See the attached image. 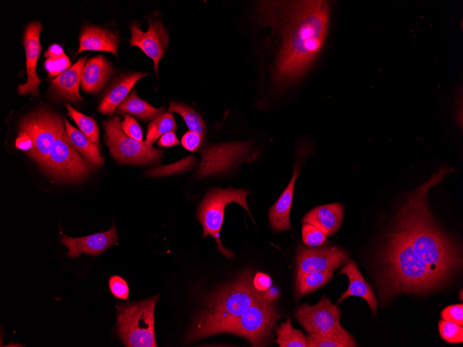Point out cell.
Here are the masks:
<instances>
[{"instance_id":"obj_3","label":"cell","mask_w":463,"mask_h":347,"mask_svg":"<svg viewBox=\"0 0 463 347\" xmlns=\"http://www.w3.org/2000/svg\"><path fill=\"white\" fill-rule=\"evenodd\" d=\"M383 286L388 295L427 293L439 287L428 268L414 252L408 235L396 220L382 255Z\"/></svg>"},{"instance_id":"obj_28","label":"cell","mask_w":463,"mask_h":347,"mask_svg":"<svg viewBox=\"0 0 463 347\" xmlns=\"http://www.w3.org/2000/svg\"><path fill=\"white\" fill-rule=\"evenodd\" d=\"M333 276V271L306 273L297 276V292L299 296L312 292L326 284Z\"/></svg>"},{"instance_id":"obj_8","label":"cell","mask_w":463,"mask_h":347,"mask_svg":"<svg viewBox=\"0 0 463 347\" xmlns=\"http://www.w3.org/2000/svg\"><path fill=\"white\" fill-rule=\"evenodd\" d=\"M103 127L105 142L117 161L139 165L156 164L160 161L163 151L145 141H138L126 135L119 116L114 115L103 122Z\"/></svg>"},{"instance_id":"obj_21","label":"cell","mask_w":463,"mask_h":347,"mask_svg":"<svg viewBox=\"0 0 463 347\" xmlns=\"http://www.w3.org/2000/svg\"><path fill=\"white\" fill-rule=\"evenodd\" d=\"M146 73H130L119 76L110 84L98 107V111L104 114L112 115L115 109L128 96L133 86Z\"/></svg>"},{"instance_id":"obj_6","label":"cell","mask_w":463,"mask_h":347,"mask_svg":"<svg viewBox=\"0 0 463 347\" xmlns=\"http://www.w3.org/2000/svg\"><path fill=\"white\" fill-rule=\"evenodd\" d=\"M249 194V191L244 188H215L208 191L198 207L197 217L202 225V238L207 235L212 236L216 242L218 251L229 258H234V253L223 247L220 233L223 223L225 209L227 204L235 202L240 204L252 217L247 202Z\"/></svg>"},{"instance_id":"obj_33","label":"cell","mask_w":463,"mask_h":347,"mask_svg":"<svg viewBox=\"0 0 463 347\" xmlns=\"http://www.w3.org/2000/svg\"><path fill=\"white\" fill-rule=\"evenodd\" d=\"M439 331L442 338L448 343L455 344L463 341L462 326L444 320L439 321Z\"/></svg>"},{"instance_id":"obj_25","label":"cell","mask_w":463,"mask_h":347,"mask_svg":"<svg viewBox=\"0 0 463 347\" xmlns=\"http://www.w3.org/2000/svg\"><path fill=\"white\" fill-rule=\"evenodd\" d=\"M64 123L66 134L74 148L80 152L89 163L94 166L103 165L104 159L100 154L99 146L89 141L67 119L64 120Z\"/></svg>"},{"instance_id":"obj_29","label":"cell","mask_w":463,"mask_h":347,"mask_svg":"<svg viewBox=\"0 0 463 347\" xmlns=\"http://www.w3.org/2000/svg\"><path fill=\"white\" fill-rule=\"evenodd\" d=\"M277 338L275 341L280 347H306V339L302 332L295 329L288 319L277 328Z\"/></svg>"},{"instance_id":"obj_9","label":"cell","mask_w":463,"mask_h":347,"mask_svg":"<svg viewBox=\"0 0 463 347\" xmlns=\"http://www.w3.org/2000/svg\"><path fill=\"white\" fill-rule=\"evenodd\" d=\"M63 125L59 115L42 108L27 116L19 124V134L26 136L32 143L28 154L45 170L52 145Z\"/></svg>"},{"instance_id":"obj_42","label":"cell","mask_w":463,"mask_h":347,"mask_svg":"<svg viewBox=\"0 0 463 347\" xmlns=\"http://www.w3.org/2000/svg\"><path fill=\"white\" fill-rule=\"evenodd\" d=\"M265 299L270 301H274L279 296V290L277 287H270L268 290L263 292Z\"/></svg>"},{"instance_id":"obj_2","label":"cell","mask_w":463,"mask_h":347,"mask_svg":"<svg viewBox=\"0 0 463 347\" xmlns=\"http://www.w3.org/2000/svg\"><path fill=\"white\" fill-rule=\"evenodd\" d=\"M449 168H442L408 197L396 220L405 229L416 256L441 287L462 265L457 245L438 228L427 205L429 189L442 181Z\"/></svg>"},{"instance_id":"obj_24","label":"cell","mask_w":463,"mask_h":347,"mask_svg":"<svg viewBox=\"0 0 463 347\" xmlns=\"http://www.w3.org/2000/svg\"><path fill=\"white\" fill-rule=\"evenodd\" d=\"M117 112L121 114H131L145 122L154 120L164 113V108H156L146 101L139 98L134 89L118 106Z\"/></svg>"},{"instance_id":"obj_23","label":"cell","mask_w":463,"mask_h":347,"mask_svg":"<svg viewBox=\"0 0 463 347\" xmlns=\"http://www.w3.org/2000/svg\"><path fill=\"white\" fill-rule=\"evenodd\" d=\"M339 274L347 275L349 281V284L347 290L340 296L337 304L341 303L345 298L350 296L361 297L367 302L372 314H376L377 309L376 296L370 285L363 278L356 262L352 260H349L340 269Z\"/></svg>"},{"instance_id":"obj_18","label":"cell","mask_w":463,"mask_h":347,"mask_svg":"<svg viewBox=\"0 0 463 347\" xmlns=\"http://www.w3.org/2000/svg\"><path fill=\"white\" fill-rule=\"evenodd\" d=\"M343 215V206L340 203H332L313 208L304 216L302 222L312 224L326 236H329L338 231Z\"/></svg>"},{"instance_id":"obj_30","label":"cell","mask_w":463,"mask_h":347,"mask_svg":"<svg viewBox=\"0 0 463 347\" xmlns=\"http://www.w3.org/2000/svg\"><path fill=\"white\" fill-rule=\"evenodd\" d=\"M67 114L72 118L80 131L92 143L100 146L99 131L96 121L66 104Z\"/></svg>"},{"instance_id":"obj_39","label":"cell","mask_w":463,"mask_h":347,"mask_svg":"<svg viewBox=\"0 0 463 347\" xmlns=\"http://www.w3.org/2000/svg\"><path fill=\"white\" fill-rule=\"evenodd\" d=\"M203 138L196 132L189 131L182 138V144L189 151H196L201 143Z\"/></svg>"},{"instance_id":"obj_7","label":"cell","mask_w":463,"mask_h":347,"mask_svg":"<svg viewBox=\"0 0 463 347\" xmlns=\"http://www.w3.org/2000/svg\"><path fill=\"white\" fill-rule=\"evenodd\" d=\"M340 310L326 296L315 305L299 306L295 317L308 333L332 339L344 347L357 346L352 336L340 323Z\"/></svg>"},{"instance_id":"obj_27","label":"cell","mask_w":463,"mask_h":347,"mask_svg":"<svg viewBox=\"0 0 463 347\" xmlns=\"http://www.w3.org/2000/svg\"><path fill=\"white\" fill-rule=\"evenodd\" d=\"M168 112L171 114H179L185 121L190 131L198 133L204 139L206 134L205 123L200 114L194 109L185 104L172 102L169 104Z\"/></svg>"},{"instance_id":"obj_13","label":"cell","mask_w":463,"mask_h":347,"mask_svg":"<svg viewBox=\"0 0 463 347\" xmlns=\"http://www.w3.org/2000/svg\"><path fill=\"white\" fill-rule=\"evenodd\" d=\"M347 260V251L337 247H299L297 257V275L333 271Z\"/></svg>"},{"instance_id":"obj_37","label":"cell","mask_w":463,"mask_h":347,"mask_svg":"<svg viewBox=\"0 0 463 347\" xmlns=\"http://www.w3.org/2000/svg\"><path fill=\"white\" fill-rule=\"evenodd\" d=\"M306 346L308 347H344L332 339L315 333H308L306 337Z\"/></svg>"},{"instance_id":"obj_36","label":"cell","mask_w":463,"mask_h":347,"mask_svg":"<svg viewBox=\"0 0 463 347\" xmlns=\"http://www.w3.org/2000/svg\"><path fill=\"white\" fill-rule=\"evenodd\" d=\"M121 128L123 132L132 139L143 141L142 129L134 117L125 115L121 122Z\"/></svg>"},{"instance_id":"obj_26","label":"cell","mask_w":463,"mask_h":347,"mask_svg":"<svg viewBox=\"0 0 463 347\" xmlns=\"http://www.w3.org/2000/svg\"><path fill=\"white\" fill-rule=\"evenodd\" d=\"M44 67L49 77L58 76L71 67V62L64 53L63 48L58 44H51L44 53Z\"/></svg>"},{"instance_id":"obj_22","label":"cell","mask_w":463,"mask_h":347,"mask_svg":"<svg viewBox=\"0 0 463 347\" xmlns=\"http://www.w3.org/2000/svg\"><path fill=\"white\" fill-rule=\"evenodd\" d=\"M300 171L299 163H296L288 185L269 211L271 227L276 231L291 230L290 211L292 204L295 180Z\"/></svg>"},{"instance_id":"obj_5","label":"cell","mask_w":463,"mask_h":347,"mask_svg":"<svg viewBox=\"0 0 463 347\" xmlns=\"http://www.w3.org/2000/svg\"><path fill=\"white\" fill-rule=\"evenodd\" d=\"M159 294L117 306L116 333L128 347H157L155 309Z\"/></svg>"},{"instance_id":"obj_4","label":"cell","mask_w":463,"mask_h":347,"mask_svg":"<svg viewBox=\"0 0 463 347\" xmlns=\"http://www.w3.org/2000/svg\"><path fill=\"white\" fill-rule=\"evenodd\" d=\"M252 279V272L247 270L214 293L195 318L188 341L226 332L250 305L263 296V292L254 287Z\"/></svg>"},{"instance_id":"obj_20","label":"cell","mask_w":463,"mask_h":347,"mask_svg":"<svg viewBox=\"0 0 463 347\" xmlns=\"http://www.w3.org/2000/svg\"><path fill=\"white\" fill-rule=\"evenodd\" d=\"M113 73V66L103 55H96L85 63L80 85L86 93L95 94L106 84Z\"/></svg>"},{"instance_id":"obj_16","label":"cell","mask_w":463,"mask_h":347,"mask_svg":"<svg viewBox=\"0 0 463 347\" xmlns=\"http://www.w3.org/2000/svg\"><path fill=\"white\" fill-rule=\"evenodd\" d=\"M118 234L114 224L107 231L80 238H73L64 234L61 241L68 248L67 255L71 258L80 257L86 253L93 256L101 254L114 245Z\"/></svg>"},{"instance_id":"obj_41","label":"cell","mask_w":463,"mask_h":347,"mask_svg":"<svg viewBox=\"0 0 463 347\" xmlns=\"http://www.w3.org/2000/svg\"><path fill=\"white\" fill-rule=\"evenodd\" d=\"M180 143L175 131H171L162 135L157 145L159 147H173Z\"/></svg>"},{"instance_id":"obj_35","label":"cell","mask_w":463,"mask_h":347,"mask_svg":"<svg viewBox=\"0 0 463 347\" xmlns=\"http://www.w3.org/2000/svg\"><path fill=\"white\" fill-rule=\"evenodd\" d=\"M108 283L114 297L124 301L129 299V287L125 279L118 275H113L110 277Z\"/></svg>"},{"instance_id":"obj_38","label":"cell","mask_w":463,"mask_h":347,"mask_svg":"<svg viewBox=\"0 0 463 347\" xmlns=\"http://www.w3.org/2000/svg\"><path fill=\"white\" fill-rule=\"evenodd\" d=\"M444 321H452L463 326V305L455 304L446 307L441 313Z\"/></svg>"},{"instance_id":"obj_19","label":"cell","mask_w":463,"mask_h":347,"mask_svg":"<svg viewBox=\"0 0 463 347\" xmlns=\"http://www.w3.org/2000/svg\"><path fill=\"white\" fill-rule=\"evenodd\" d=\"M119 37L111 31L95 26H85L79 37L78 53L85 51L110 52L117 56Z\"/></svg>"},{"instance_id":"obj_31","label":"cell","mask_w":463,"mask_h":347,"mask_svg":"<svg viewBox=\"0 0 463 347\" xmlns=\"http://www.w3.org/2000/svg\"><path fill=\"white\" fill-rule=\"evenodd\" d=\"M175 130H177V124L172 114L164 113L148 125L145 141L152 144L164 134Z\"/></svg>"},{"instance_id":"obj_15","label":"cell","mask_w":463,"mask_h":347,"mask_svg":"<svg viewBox=\"0 0 463 347\" xmlns=\"http://www.w3.org/2000/svg\"><path fill=\"white\" fill-rule=\"evenodd\" d=\"M42 25L39 21H33L27 25L24 37V46L26 53V66L27 81L19 84L17 91L20 95L37 96L40 79L36 73V66L41 53L42 46L40 35Z\"/></svg>"},{"instance_id":"obj_11","label":"cell","mask_w":463,"mask_h":347,"mask_svg":"<svg viewBox=\"0 0 463 347\" xmlns=\"http://www.w3.org/2000/svg\"><path fill=\"white\" fill-rule=\"evenodd\" d=\"M46 171L55 178L76 182L89 172V166L69 141L64 125L54 140Z\"/></svg>"},{"instance_id":"obj_34","label":"cell","mask_w":463,"mask_h":347,"mask_svg":"<svg viewBox=\"0 0 463 347\" xmlns=\"http://www.w3.org/2000/svg\"><path fill=\"white\" fill-rule=\"evenodd\" d=\"M302 234L304 243L308 247L322 245L326 237L320 229L310 224H303Z\"/></svg>"},{"instance_id":"obj_17","label":"cell","mask_w":463,"mask_h":347,"mask_svg":"<svg viewBox=\"0 0 463 347\" xmlns=\"http://www.w3.org/2000/svg\"><path fill=\"white\" fill-rule=\"evenodd\" d=\"M86 59V56L80 57L73 65L51 81L53 91L56 97L73 103L83 100L78 91Z\"/></svg>"},{"instance_id":"obj_40","label":"cell","mask_w":463,"mask_h":347,"mask_svg":"<svg viewBox=\"0 0 463 347\" xmlns=\"http://www.w3.org/2000/svg\"><path fill=\"white\" fill-rule=\"evenodd\" d=\"M254 287L260 292H265L272 285L270 276L265 273L257 272L252 279Z\"/></svg>"},{"instance_id":"obj_32","label":"cell","mask_w":463,"mask_h":347,"mask_svg":"<svg viewBox=\"0 0 463 347\" xmlns=\"http://www.w3.org/2000/svg\"><path fill=\"white\" fill-rule=\"evenodd\" d=\"M194 160L193 156H189L172 164L152 169L148 174L151 177H161L182 172L192 166Z\"/></svg>"},{"instance_id":"obj_12","label":"cell","mask_w":463,"mask_h":347,"mask_svg":"<svg viewBox=\"0 0 463 347\" xmlns=\"http://www.w3.org/2000/svg\"><path fill=\"white\" fill-rule=\"evenodd\" d=\"M250 145L247 142H232L215 145L201 152L202 160L198 177H205L229 168L236 162L249 158Z\"/></svg>"},{"instance_id":"obj_14","label":"cell","mask_w":463,"mask_h":347,"mask_svg":"<svg viewBox=\"0 0 463 347\" xmlns=\"http://www.w3.org/2000/svg\"><path fill=\"white\" fill-rule=\"evenodd\" d=\"M131 37L129 39L130 46H137L153 62V69L158 74V66L168 46V35L159 21H153L150 24L146 32H142L139 24L133 22L130 26Z\"/></svg>"},{"instance_id":"obj_10","label":"cell","mask_w":463,"mask_h":347,"mask_svg":"<svg viewBox=\"0 0 463 347\" xmlns=\"http://www.w3.org/2000/svg\"><path fill=\"white\" fill-rule=\"evenodd\" d=\"M278 319L277 310L263 294L244 311L226 332L247 339L252 346H264L269 343Z\"/></svg>"},{"instance_id":"obj_1","label":"cell","mask_w":463,"mask_h":347,"mask_svg":"<svg viewBox=\"0 0 463 347\" xmlns=\"http://www.w3.org/2000/svg\"><path fill=\"white\" fill-rule=\"evenodd\" d=\"M331 3L326 1H265L257 7L258 19L277 30L280 47L273 73L279 84L303 78L325 43Z\"/></svg>"}]
</instances>
